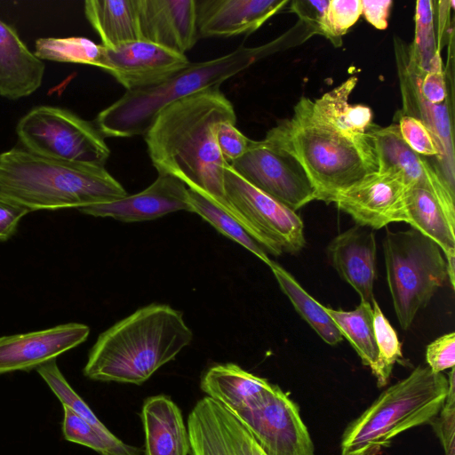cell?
I'll return each instance as SVG.
<instances>
[{"mask_svg":"<svg viewBox=\"0 0 455 455\" xmlns=\"http://www.w3.org/2000/svg\"><path fill=\"white\" fill-rule=\"evenodd\" d=\"M90 328L78 323L0 337V374L31 371L84 342Z\"/></svg>","mask_w":455,"mask_h":455,"instance_id":"16","label":"cell"},{"mask_svg":"<svg viewBox=\"0 0 455 455\" xmlns=\"http://www.w3.org/2000/svg\"><path fill=\"white\" fill-rule=\"evenodd\" d=\"M449 389L438 415L429 423L443 447L444 455H455V369L448 375Z\"/></svg>","mask_w":455,"mask_h":455,"instance_id":"36","label":"cell"},{"mask_svg":"<svg viewBox=\"0 0 455 455\" xmlns=\"http://www.w3.org/2000/svg\"><path fill=\"white\" fill-rule=\"evenodd\" d=\"M288 3L286 0H204L196 2L198 35L204 37L250 34Z\"/></svg>","mask_w":455,"mask_h":455,"instance_id":"20","label":"cell"},{"mask_svg":"<svg viewBox=\"0 0 455 455\" xmlns=\"http://www.w3.org/2000/svg\"><path fill=\"white\" fill-rule=\"evenodd\" d=\"M84 13L107 49L140 40L136 0H87Z\"/></svg>","mask_w":455,"mask_h":455,"instance_id":"25","label":"cell"},{"mask_svg":"<svg viewBox=\"0 0 455 455\" xmlns=\"http://www.w3.org/2000/svg\"><path fill=\"white\" fill-rule=\"evenodd\" d=\"M401 137L417 154L443 160L441 147L426 124L419 118L403 115L397 124Z\"/></svg>","mask_w":455,"mask_h":455,"instance_id":"35","label":"cell"},{"mask_svg":"<svg viewBox=\"0 0 455 455\" xmlns=\"http://www.w3.org/2000/svg\"><path fill=\"white\" fill-rule=\"evenodd\" d=\"M329 0L322 1H294L291 10L307 23L312 25L315 32L323 35L332 42V37L327 21Z\"/></svg>","mask_w":455,"mask_h":455,"instance_id":"41","label":"cell"},{"mask_svg":"<svg viewBox=\"0 0 455 455\" xmlns=\"http://www.w3.org/2000/svg\"><path fill=\"white\" fill-rule=\"evenodd\" d=\"M387 280L403 331L448 279L440 247L414 228L387 231L382 242Z\"/></svg>","mask_w":455,"mask_h":455,"instance_id":"7","label":"cell"},{"mask_svg":"<svg viewBox=\"0 0 455 455\" xmlns=\"http://www.w3.org/2000/svg\"><path fill=\"white\" fill-rule=\"evenodd\" d=\"M222 121L236 122L235 108L220 87H211L167 105L144 135L158 173L179 178L231 214L224 193L228 164L215 139Z\"/></svg>","mask_w":455,"mask_h":455,"instance_id":"1","label":"cell"},{"mask_svg":"<svg viewBox=\"0 0 455 455\" xmlns=\"http://www.w3.org/2000/svg\"><path fill=\"white\" fill-rule=\"evenodd\" d=\"M356 83L357 77L351 76L315 100H310L315 118L339 134L353 139L364 137L373 124L371 108L352 105L348 101Z\"/></svg>","mask_w":455,"mask_h":455,"instance_id":"24","label":"cell"},{"mask_svg":"<svg viewBox=\"0 0 455 455\" xmlns=\"http://www.w3.org/2000/svg\"><path fill=\"white\" fill-rule=\"evenodd\" d=\"M29 212L0 197V241L14 235L20 220Z\"/></svg>","mask_w":455,"mask_h":455,"instance_id":"42","label":"cell"},{"mask_svg":"<svg viewBox=\"0 0 455 455\" xmlns=\"http://www.w3.org/2000/svg\"><path fill=\"white\" fill-rule=\"evenodd\" d=\"M265 139L290 152L301 164L315 188L316 200L334 197L365 175L378 171L367 136H343L312 115L310 99L302 97L289 119L280 121Z\"/></svg>","mask_w":455,"mask_h":455,"instance_id":"4","label":"cell"},{"mask_svg":"<svg viewBox=\"0 0 455 455\" xmlns=\"http://www.w3.org/2000/svg\"><path fill=\"white\" fill-rule=\"evenodd\" d=\"M280 289L288 297L297 313L328 345L335 346L343 340L339 330L327 314L325 307L318 303L283 267L271 260L268 265Z\"/></svg>","mask_w":455,"mask_h":455,"instance_id":"27","label":"cell"},{"mask_svg":"<svg viewBox=\"0 0 455 455\" xmlns=\"http://www.w3.org/2000/svg\"><path fill=\"white\" fill-rule=\"evenodd\" d=\"M426 362L430 370L440 373L455 365V333L444 334L427 345Z\"/></svg>","mask_w":455,"mask_h":455,"instance_id":"40","label":"cell"},{"mask_svg":"<svg viewBox=\"0 0 455 455\" xmlns=\"http://www.w3.org/2000/svg\"><path fill=\"white\" fill-rule=\"evenodd\" d=\"M104 47L82 36L38 38L34 54L40 60L100 66Z\"/></svg>","mask_w":455,"mask_h":455,"instance_id":"31","label":"cell"},{"mask_svg":"<svg viewBox=\"0 0 455 455\" xmlns=\"http://www.w3.org/2000/svg\"><path fill=\"white\" fill-rule=\"evenodd\" d=\"M224 193L231 214L267 253L297 254L305 247L304 224L296 212L251 185L228 164Z\"/></svg>","mask_w":455,"mask_h":455,"instance_id":"9","label":"cell"},{"mask_svg":"<svg viewBox=\"0 0 455 455\" xmlns=\"http://www.w3.org/2000/svg\"><path fill=\"white\" fill-rule=\"evenodd\" d=\"M44 70L43 60L0 20V96L18 100L31 95L41 86Z\"/></svg>","mask_w":455,"mask_h":455,"instance_id":"21","label":"cell"},{"mask_svg":"<svg viewBox=\"0 0 455 455\" xmlns=\"http://www.w3.org/2000/svg\"><path fill=\"white\" fill-rule=\"evenodd\" d=\"M273 384L235 363L217 364L202 376L201 389L232 413L256 404Z\"/></svg>","mask_w":455,"mask_h":455,"instance_id":"23","label":"cell"},{"mask_svg":"<svg viewBox=\"0 0 455 455\" xmlns=\"http://www.w3.org/2000/svg\"><path fill=\"white\" fill-rule=\"evenodd\" d=\"M379 452V451L373 449V450H368L359 455H376Z\"/></svg>","mask_w":455,"mask_h":455,"instance_id":"45","label":"cell"},{"mask_svg":"<svg viewBox=\"0 0 455 455\" xmlns=\"http://www.w3.org/2000/svg\"><path fill=\"white\" fill-rule=\"evenodd\" d=\"M192 339L180 311L150 304L99 336L83 372L92 380L141 385Z\"/></svg>","mask_w":455,"mask_h":455,"instance_id":"2","label":"cell"},{"mask_svg":"<svg viewBox=\"0 0 455 455\" xmlns=\"http://www.w3.org/2000/svg\"><path fill=\"white\" fill-rule=\"evenodd\" d=\"M78 210L87 215L123 222L152 220L179 211L192 212L188 188L179 178L167 173H158L149 187L137 194Z\"/></svg>","mask_w":455,"mask_h":455,"instance_id":"17","label":"cell"},{"mask_svg":"<svg viewBox=\"0 0 455 455\" xmlns=\"http://www.w3.org/2000/svg\"><path fill=\"white\" fill-rule=\"evenodd\" d=\"M376 252L374 233L358 225L336 235L326 249L339 277L357 292L361 301L370 304L375 299Z\"/></svg>","mask_w":455,"mask_h":455,"instance_id":"19","label":"cell"},{"mask_svg":"<svg viewBox=\"0 0 455 455\" xmlns=\"http://www.w3.org/2000/svg\"><path fill=\"white\" fill-rule=\"evenodd\" d=\"M229 165L251 185L294 212L316 200L299 161L265 138L251 140L246 152Z\"/></svg>","mask_w":455,"mask_h":455,"instance_id":"10","label":"cell"},{"mask_svg":"<svg viewBox=\"0 0 455 455\" xmlns=\"http://www.w3.org/2000/svg\"><path fill=\"white\" fill-rule=\"evenodd\" d=\"M361 14V0H329L327 21L332 44H340V37L358 20Z\"/></svg>","mask_w":455,"mask_h":455,"instance_id":"37","label":"cell"},{"mask_svg":"<svg viewBox=\"0 0 455 455\" xmlns=\"http://www.w3.org/2000/svg\"><path fill=\"white\" fill-rule=\"evenodd\" d=\"M140 419L145 455H188L189 438L179 406L165 395L146 398Z\"/></svg>","mask_w":455,"mask_h":455,"instance_id":"22","label":"cell"},{"mask_svg":"<svg viewBox=\"0 0 455 455\" xmlns=\"http://www.w3.org/2000/svg\"><path fill=\"white\" fill-rule=\"evenodd\" d=\"M187 423L189 455H267L245 425L209 396L197 401Z\"/></svg>","mask_w":455,"mask_h":455,"instance_id":"14","label":"cell"},{"mask_svg":"<svg viewBox=\"0 0 455 455\" xmlns=\"http://www.w3.org/2000/svg\"><path fill=\"white\" fill-rule=\"evenodd\" d=\"M234 121L220 122L215 127V139L227 164L240 158L248 149L251 140L243 134Z\"/></svg>","mask_w":455,"mask_h":455,"instance_id":"39","label":"cell"},{"mask_svg":"<svg viewBox=\"0 0 455 455\" xmlns=\"http://www.w3.org/2000/svg\"><path fill=\"white\" fill-rule=\"evenodd\" d=\"M125 196L104 166L50 159L23 148L0 154V197L28 212L80 209Z\"/></svg>","mask_w":455,"mask_h":455,"instance_id":"3","label":"cell"},{"mask_svg":"<svg viewBox=\"0 0 455 455\" xmlns=\"http://www.w3.org/2000/svg\"><path fill=\"white\" fill-rule=\"evenodd\" d=\"M366 133L373 147L378 171L399 176L408 188L429 191L455 219L454 191L449 188L438 169L404 142L397 124L386 127L372 124Z\"/></svg>","mask_w":455,"mask_h":455,"instance_id":"13","label":"cell"},{"mask_svg":"<svg viewBox=\"0 0 455 455\" xmlns=\"http://www.w3.org/2000/svg\"><path fill=\"white\" fill-rule=\"evenodd\" d=\"M406 213V223L434 241L444 255L455 250V219L429 191L408 188Z\"/></svg>","mask_w":455,"mask_h":455,"instance_id":"26","label":"cell"},{"mask_svg":"<svg viewBox=\"0 0 455 455\" xmlns=\"http://www.w3.org/2000/svg\"><path fill=\"white\" fill-rule=\"evenodd\" d=\"M16 133L23 148L50 159L104 166L110 156L99 129L66 108L36 107L20 119Z\"/></svg>","mask_w":455,"mask_h":455,"instance_id":"8","label":"cell"},{"mask_svg":"<svg viewBox=\"0 0 455 455\" xmlns=\"http://www.w3.org/2000/svg\"><path fill=\"white\" fill-rule=\"evenodd\" d=\"M408 187L397 175L376 171L342 190L332 203L363 228L380 229L406 222Z\"/></svg>","mask_w":455,"mask_h":455,"instance_id":"12","label":"cell"},{"mask_svg":"<svg viewBox=\"0 0 455 455\" xmlns=\"http://www.w3.org/2000/svg\"><path fill=\"white\" fill-rule=\"evenodd\" d=\"M140 40L185 54L198 38L196 1L136 0Z\"/></svg>","mask_w":455,"mask_h":455,"instance_id":"18","label":"cell"},{"mask_svg":"<svg viewBox=\"0 0 455 455\" xmlns=\"http://www.w3.org/2000/svg\"><path fill=\"white\" fill-rule=\"evenodd\" d=\"M362 14L378 29H386L392 5L390 0H361Z\"/></svg>","mask_w":455,"mask_h":455,"instance_id":"43","label":"cell"},{"mask_svg":"<svg viewBox=\"0 0 455 455\" xmlns=\"http://www.w3.org/2000/svg\"><path fill=\"white\" fill-rule=\"evenodd\" d=\"M272 50L271 44L235 50L212 60L189 63L165 80L141 89L126 91L100 111L96 127L104 137L143 135L167 105L202 90L220 85Z\"/></svg>","mask_w":455,"mask_h":455,"instance_id":"5","label":"cell"},{"mask_svg":"<svg viewBox=\"0 0 455 455\" xmlns=\"http://www.w3.org/2000/svg\"><path fill=\"white\" fill-rule=\"evenodd\" d=\"M411 74L415 78L418 91L425 101L430 104H441L446 101L447 90L439 49L435 53L430 69L422 77L419 78L413 73Z\"/></svg>","mask_w":455,"mask_h":455,"instance_id":"38","label":"cell"},{"mask_svg":"<svg viewBox=\"0 0 455 455\" xmlns=\"http://www.w3.org/2000/svg\"><path fill=\"white\" fill-rule=\"evenodd\" d=\"M36 371L46 382L63 406L99 428L107 427L97 418L89 405L76 394L60 371L56 360L50 361L36 368Z\"/></svg>","mask_w":455,"mask_h":455,"instance_id":"34","label":"cell"},{"mask_svg":"<svg viewBox=\"0 0 455 455\" xmlns=\"http://www.w3.org/2000/svg\"><path fill=\"white\" fill-rule=\"evenodd\" d=\"M372 308L378 358L371 372L377 379L378 387H382L388 383L395 363L403 357L402 344L376 299L372 302Z\"/></svg>","mask_w":455,"mask_h":455,"instance_id":"32","label":"cell"},{"mask_svg":"<svg viewBox=\"0 0 455 455\" xmlns=\"http://www.w3.org/2000/svg\"><path fill=\"white\" fill-rule=\"evenodd\" d=\"M189 63L185 54L136 40L114 49L104 47L99 68L110 74L126 91H132L156 84Z\"/></svg>","mask_w":455,"mask_h":455,"instance_id":"15","label":"cell"},{"mask_svg":"<svg viewBox=\"0 0 455 455\" xmlns=\"http://www.w3.org/2000/svg\"><path fill=\"white\" fill-rule=\"evenodd\" d=\"M267 455H314L298 405L276 385L251 407L234 413Z\"/></svg>","mask_w":455,"mask_h":455,"instance_id":"11","label":"cell"},{"mask_svg":"<svg viewBox=\"0 0 455 455\" xmlns=\"http://www.w3.org/2000/svg\"><path fill=\"white\" fill-rule=\"evenodd\" d=\"M188 196L192 212L201 216L220 233L247 249L267 266L270 264L271 259L265 249L246 231L235 217L195 189L188 188Z\"/></svg>","mask_w":455,"mask_h":455,"instance_id":"30","label":"cell"},{"mask_svg":"<svg viewBox=\"0 0 455 455\" xmlns=\"http://www.w3.org/2000/svg\"><path fill=\"white\" fill-rule=\"evenodd\" d=\"M343 338H346L355 350L362 363L373 368L378 358V348L374 334L372 304L361 301L351 311L326 307Z\"/></svg>","mask_w":455,"mask_h":455,"instance_id":"28","label":"cell"},{"mask_svg":"<svg viewBox=\"0 0 455 455\" xmlns=\"http://www.w3.org/2000/svg\"><path fill=\"white\" fill-rule=\"evenodd\" d=\"M63 412L62 433L67 441L84 445L100 455L141 454V449L123 442L108 427H94L66 406Z\"/></svg>","mask_w":455,"mask_h":455,"instance_id":"29","label":"cell"},{"mask_svg":"<svg viewBox=\"0 0 455 455\" xmlns=\"http://www.w3.org/2000/svg\"><path fill=\"white\" fill-rule=\"evenodd\" d=\"M433 2L421 0L416 3V32L411 62L408 68L418 77H422L432 65L435 53Z\"/></svg>","mask_w":455,"mask_h":455,"instance_id":"33","label":"cell"},{"mask_svg":"<svg viewBox=\"0 0 455 455\" xmlns=\"http://www.w3.org/2000/svg\"><path fill=\"white\" fill-rule=\"evenodd\" d=\"M449 380L428 366H417L405 379L385 389L345 429L341 455L380 451L402 432L430 423L446 400Z\"/></svg>","mask_w":455,"mask_h":455,"instance_id":"6","label":"cell"},{"mask_svg":"<svg viewBox=\"0 0 455 455\" xmlns=\"http://www.w3.org/2000/svg\"><path fill=\"white\" fill-rule=\"evenodd\" d=\"M445 256V261H446V272H447V277L448 281L451 283V286L452 289H454L455 286V250L451 251Z\"/></svg>","mask_w":455,"mask_h":455,"instance_id":"44","label":"cell"}]
</instances>
